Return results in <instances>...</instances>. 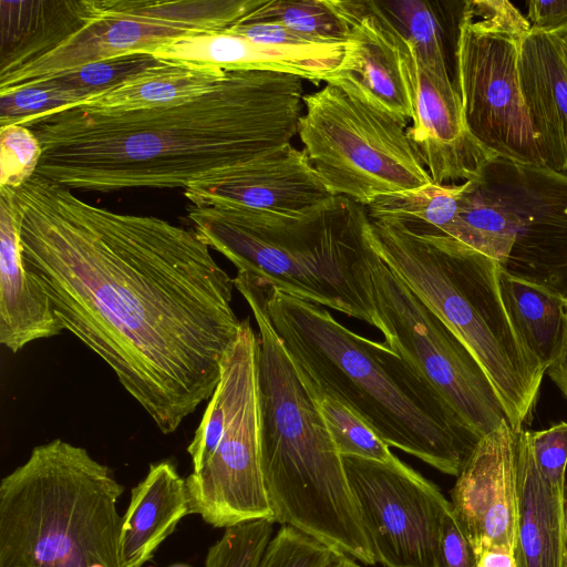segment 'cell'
I'll return each mask as SVG.
<instances>
[{
  "label": "cell",
  "mask_w": 567,
  "mask_h": 567,
  "mask_svg": "<svg viewBox=\"0 0 567 567\" xmlns=\"http://www.w3.org/2000/svg\"><path fill=\"white\" fill-rule=\"evenodd\" d=\"M16 195L23 256L63 329L175 432L213 395L238 336L234 278L194 229L94 206L37 174Z\"/></svg>",
  "instance_id": "cell-1"
},
{
  "label": "cell",
  "mask_w": 567,
  "mask_h": 567,
  "mask_svg": "<svg viewBox=\"0 0 567 567\" xmlns=\"http://www.w3.org/2000/svg\"><path fill=\"white\" fill-rule=\"evenodd\" d=\"M302 80L227 71L210 92L182 104L111 114L61 109L17 124L41 145L35 174L71 190L185 189L290 144L302 115Z\"/></svg>",
  "instance_id": "cell-2"
},
{
  "label": "cell",
  "mask_w": 567,
  "mask_h": 567,
  "mask_svg": "<svg viewBox=\"0 0 567 567\" xmlns=\"http://www.w3.org/2000/svg\"><path fill=\"white\" fill-rule=\"evenodd\" d=\"M245 276L311 395L340 402L389 446L458 476L482 437L410 362L324 307Z\"/></svg>",
  "instance_id": "cell-3"
},
{
  "label": "cell",
  "mask_w": 567,
  "mask_h": 567,
  "mask_svg": "<svg viewBox=\"0 0 567 567\" xmlns=\"http://www.w3.org/2000/svg\"><path fill=\"white\" fill-rule=\"evenodd\" d=\"M235 288L258 328L261 470L275 522L364 565L377 563L337 451L316 401L296 372L251 281Z\"/></svg>",
  "instance_id": "cell-4"
},
{
  "label": "cell",
  "mask_w": 567,
  "mask_h": 567,
  "mask_svg": "<svg viewBox=\"0 0 567 567\" xmlns=\"http://www.w3.org/2000/svg\"><path fill=\"white\" fill-rule=\"evenodd\" d=\"M368 243L447 326L489 379L515 432L532 416L546 370L525 344L502 299L501 264L441 234L368 219Z\"/></svg>",
  "instance_id": "cell-5"
},
{
  "label": "cell",
  "mask_w": 567,
  "mask_h": 567,
  "mask_svg": "<svg viewBox=\"0 0 567 567\" xmlns=\"http://www.w3.org/2000/svg\"><path fill=\"white\" fill-rule=\"evenodd\" d=\"M187 217L237 272L378 329L361 258L367 208L348 198L301 216L226 205H190Z\"/></svg>",
  "instance_id": "cell-6"
},
{
  "label": "cell",
  "mask_w": 567,
  "mask_h": 567,
  "mask_svg": "<svg viewBox=\"0 0 567 567\" xmlns=\"http://www.w3.org/2000/svg\"><path fill=\"white\" fill-rule=\"evenodd\" d=\"M123 491L81 446L33 447L0 483V567H122Z\"/></svg>",
  "instance_id": "cell-7"
},
{
  "label": "cell",
  "mask_w": 567,
  "mask_h": 567,
  "mask_svg": "<svg viewBox=\"0 0 567 567\" xmlns=\"http://www.w3.org/2000/svg\"><path fill=\"white\" fill-rule=\"evenodd\" d=\"M264 1H42L24 35L1 54L0 93L92 62L152 54L173 40L226 30L241 23Z\"/></svg>",
  "instance_id": "cell-8"
},
{
  "label": "cell",
  "mask_w": 567,
  "mask_h": 567,
  "mask_svg": "<svg viewBox=\"0 0 567 567\" xmlns=\"http://www.w3.org/2000/svg\"><path fill=\"white\" fill-rule=\"evenodd\" d=\"M187 452L190 514L216 528L275 522L261 470L258 338L249 318L223 358L219 382Z\"/></svg>",
  "instance_id": "cell-9"
},
{
  "label": "cell",
  "mask_w": 567,
  "mask_h": 567,
  "mask_svg": "<svg viewBox=\"0 0 567 567\" xmlns=\"http://www.w3.org/2000/svg\"><path fill=\"white\" fill-rule=\"evenodd\" d=\"M298 135L329 189L367 207L379 197L433 181L408 136V125L332 83L303 96Z\"/></svg>",
  "instance_id": "cell-10"
},
{
  "label": "cell",
  "mask_w": 567,
  "mask_h": 567,
  "mask_svg": "<svg viewBox=\"0 0 567 567\" xmlns=\"http://www.w3.org/2000/svg\"><path fill=\"white\" fill-rule=\"evenodd\" d=\"M529 22L506 0L464 1L454 85L472 135L491 153L545 165L523 100L518 60Z\"/></svg>",
  "instance_id": "cell-11"
},
{
  "label": "cell",
  "mask_w": 567,
  "mask_h": 567,
  "mask_svg": "<svg viewBox=\"0 0 567 567\" xmlns=\"http://www.w3.org/2000/svg\"><path fill=\"white\" fill-rule=\"evenodd\" d=\"M361 270L385 343L481 437L505 421L496 392L473 354L381 259L367 237Z\"/></svg>",
  "instance_id": "cell-12"
},
{
  "label": "cell",
  "mask_w": 567,
  "mask_h": 567,
  "mask_svg": "<svg viewBox=\"0 0 567 567\" xmlns=\"http://www.w3.org/2000/svg\"><path fill=\"white\" fill-rule=\"evenodd\" d=\"M342 462L377 563L435 567L442 519L452 505L437 486L403 462Z\"/></svg>",
  "instance_id": "cell-13"
},
{
  "label": "cell",
  "mask_w": 567,
  "mask_h": 567,
  "mask_svg": "<svg viewBox=\"0 0 567 567\" xmlns=\"http://www.w3.org/2000/svg\"><path fill=\"white\" fill-rule=\"evenodd\" d=\"M475 183L511 224L504 269L567 298V174L497 157Z\"/></svg>",
  "instance_id": "cell-14"
},
{
  "label": "cell",
  "mask_w": 567,
  "mask_h": 567,
  "mask_svg": "<svg viewBox=\"0 0 567 567\" xmlns=\"http://www.w3.org/2000/svg\"><path fill=\"white\" fill-rule=\"evenodd\" d=\"M389 27L412 109L408 136L417 157L435 184L480 182L485 167L498 156L467 128L453 79L425 64L412 45Z\"/></svg>",
  "instance_id": "cell-15"
},
{
  "label": "cell",
  "mask_w": 567,
  "mask_h": 567,
  "mask_svg": "<svg viewBox=\"0 0 567 567\" xmlns=\"http://www.w3.org/2000/svg\"><path fill=\"white\" fill-rule=\"evenodd\" d=\"M452 508L474 549L515 550L518 498L516 432L503 421L484 435L451 491Z\"/></svg>",
  "instance_id": "cell-16"
},
{
  "label": "cell",
  "mask_w": 567,
  "mask_h": 567,
  "mask_svg": "<svg viewBox=\"0 0 567 567\" xmlns=\"http://www.w3.org/2000/svg\"><path fill=\"white\" fill-rule=\"evenodd\" d=\"M184 195L193 205L236 206L287 216L313 213L338 198L303 150L291 143L221 179L190 185Z\"/></svg>",
  "instance_id": "cell-17"
},
{
  "label": "cell",
  "mask_w": 567,
  "mask_h": 567,
  "mask_svg": "<svg viewBox=\"0 0 567 567\" xmlns=\"http://www.w3.org/2000/svg\"><path fill=\"white\" fill-rule=\"evenodd\" d=\"M334 4L347 19L350 33L342 62L326 83L341 86L408 125L412 109L389 24L370 0Z\"/></svg>",
  "instance_id": "cell-18"
},
{
  "label": "cell",
  "mask_w": 567,
  "mask_h": 567,
  "mask_svg": "<svg viewBox=\"0 0 567 567\" xmlns=\"http://www.w3.org/2000/svg\"><path fill=\"white\" fill-rule=\"evenodd\" d=\"M344 43L278 48L257 43L227 29L173 40L157 48L158 60L217 66L227 71H267L326 82L339 69Z\"/></svg>",
  "instance_id": "cell-19"
},
{
  "label": "cell",
  "mask_w": 567,
  "mask_h": 567,
  "mask_svg": "<svg viewBox=\"0 0 567 567\" xmlns=\"http://www.w3.org/2000/svg\"><path fill=\"white\" fill-rule=\"evenodd\" d=\"M16 193L0 187V342L13 353L64 330L23 256Z\"/></svg>",
  "instance_id": "cell-20"
},
{
  "label": "cell",
  "mask_w": 567,
  "mask_h": 567,
  "mask_svg": "<svg viewBox=\"0 0 567 567\" xmlns=\"http://www.w3.org/2000/svg\"><path fill=\"white\" fill-rule=\"evenodd\" d=\"M519 83L542 159L567 171V65L550 34L530 31L520 43Z\"/></svg>",
  "instance_id": "cell-21"
},
{
  "label": "cell",
  "mask_w": 567,
  "mask_h": 567,
  "mask_svg": "<svg viewBox=\"0 0 567 567\" xmlns=\"http://www.w3.org/2000/svg\"><path fill=\"white\" fill-rule=\"evenodd\" d=\"M190 514L184 480L175 464L161 461L150 465L145 477L131 491L120 535L122 567H142L159 545Z\"/></svg>",
  "instance_id": "cell-22"
},
{
  "label": "cell",
  "mask_w": 567,
  "mask_h": 567,
  "mask_svg": "<svg viewBox=\"0 0 567 567\" xmlns=\"http://www.w3.org/2000/svg\"><path fill=\"white\" fill-rule=\"evenodd\" d=\"M518 524L517 567H563L565 494L542 475L532 450L529 431L516 432Z\"/></svg>",
  "instance_id": "cell-23"
},
{
  "label": "cell",
  "mask_w": 567,
  "mask_h": 567,
  "mask_svg": "<svg viewBox=\"0 0 567 567\" xmlns=\"http://www.w3.org/2000/svg\"><path fill=\"white\" fill-rule=\"evenodd\" d=\"M226 73L217 66L159 60L124 82L62 109L111 114L182 104L210 92Z\"/></svg>",
  "instance_id": "cell-24"
},
{
  "label": "cell",
  "mask_w": 567,
  "mask_h": 567,
  "mask_svg": "<svg viewBox=\"0 0 567 567\" xmlns=\"http://www.w3.org/2000/svg\"><path fill=\"white\" fill-rule=\"evenodd\" d=\"M498 282L515 328L547 371L567 328V298L550 287L508 272L502 265Z\"/></svg>",
  "instance_id": "cell-25"
},
{
  "label": "cell",
  "mask_w": 567,
  "mask_h": 567,
  "mask_svg": "<svg viewBox=\"0 0 567 567\" xmlns=\"http://www.w3.org/2000/svg\"><path fill=\"white\" fill-rule=\"evenodd\" d=\"M462 184H429L377 198L368 205L371 219L394 221L408 229L450 236L460 213Z\"/></svg>",
  "instance_id": "cell-26"
},
{
  "label": "cell",
  "mask_w": 567,
  "mask_h": 567,
  "mask_svg": "<svg viewBox=\"0 0 567 567\" xmlns=\"http://www.w3.org/2000/svg\"><path fill=\"white\" fill-rule=\"evenodd\" d=\"M372 7L442 75L451 76L447 64L446 30L439 3L420 0L371 1Z\"/></svg>",
  "instance_id": "cell-27"
},
{
  "label": "cell",
  "mask_w": 567,
  "mask_h": 567,
  "mask_svg": "<svg viewBox=\"0 0 567 567\" xmlns=\"http://www.w3.org/2000/svg\"><path fill=\"white\" fill-rule=\"evenodd\" d=\"M275 21L315 43H344L350 25L333 0H265L241 23Z\"/></svg>",
  "instance_id": "cell-28"
},
{
  "label": "cell",
  "mask_w": 567,
  "mask_h": 567,
  "mask_svg": "<svg viewBox=\"0 0 567 567\" xmlns=\"http://www.w3.org/2000/svg\"><path fill=\"white\" fill-rule=\"evenodd\" d=\"M312 398L341 456L384 464L402 462L390 451V446L350 409L326 395H312Z\"/></svg>",
  "instance_id": "cell-29"
},
{
  "label": "cell",
  "mask_w": 567,
  "mask_h": 567,
  "mask_svg": "<svg viewBox=\"0 0 567 567\" xmlns=\"http://www.w3.org/2000/svg\"><path fill=\"white\" fill-rule=\"evenodd\" d=\"M158 62L159 60L152 54L133 53L92 62L40 83L72 91L84 100L124 82Z\"/></svg>",
  "instance_id": "cell-30"
},
{
  "label": "cell",
  "mask_w": 567,
  "mask_h": 567,
  "mask_svg": "<svg viewBox=\"0 0 567 567\" xmlns=\"http://www.w3.org/2000/svg\"><path fill=\"white\" fill-rule=\"evenodd\" d=\"M349 556L289 526L272 535L257 567H340Z\"/></svg>",
  "instance_id": "cell-31"
},
{
  "label": "cell",
  "mask_w": 567,
  "mask_h": 567,
  "mask_svg": "<svg viewBox=\"0 0 567 567\" xmlns=\"http://www.w3.org/2000/svg\"><path fill=\"white\" fill-rule=\"evenodd\" d=\"M274 523L258 519L225 528L209 547L205 567H257L274 535Z\"/></svg>",
  "instance_id": "cell-32"
},
{
  "label": "cell",
  "mask_w": 567,
  "mask_h": 567,
  "mask_svg": "<svg viewBox=\"0 0 567 567\" xmlns=\"http://www.w3.org/2000/svg\"><path fill=\"white\" fill-rule=\"evenodd\" d=\"M42 148L25 126H0V187L19 189L37 172Z\"/></svg>",
  "instance_id": "cell-33"
},
{
  "label": "cell",
  "mask_w": 567,
  "mask_h": 567,
  "mask_svg": "<svg viewBox=\"0 0 567 567\" xmlns=\"http://www.w3.org/2000/svg\"><path fill=\"white\" fill-rule=\"evenodd\" d=\"M83 97L43 83L0 93V126L72 105Z\"/></svg>",
  "instance_id": "cell-34"
},
{
  "label": "cell",
  "mask_w": 567,
  "mask_h": 567,
  "mask_svg": "<svg viewBox=\"0 0 567 567\" xmlns=\"http://www.w3.org/2000/svg\"><path fill=\"white\" fill-rule=\"evenodd\" d=\"M535 462L556 491L565 494L567 468V422L557 423L542 431H529Z\"/></svg>",
  "instance_id": "cell-35"
},
{
  "label": "cell",
  "mask_w": 567,
  "mask_h": 567,
  "mask_svg": "<svg viewBox=\"0 0 567 567\" xmlns=\"http://www.w3.org/2000/svg\"><path fill=\"white\" fill-rule=\"evenodd\" d=\"M435 567H477L474 546L456 518L452 505L442 519Z\"/></svg>",
  "instance_id": "cell-36"
},
{
  "label": "cell",
  "mask_w": 567,
  "mask_h": 567,
  "mask_svg": "<svg viewBox=\"0 0 567 567\" xmlns=\"http://www.w3.org/2000/svg\"><path fill=\"white\" fill-rule=\"evenodd\" d=\"M227 30L257 43L278 48H308L319 44H329L311 42L284 24L275 21L239 23Z\"/></svg>",
  "instance_id": "cell-37"
},
{
  "label": "cell",
  "mask_w": 567,
  "mask_h": 567,
  "mask_svg": "<svg viewBox=\"0 0 567 567\" xmlns=\"http://www.w3.org/2000/svg\"><path fill=\"white\" fill-rule=\"evenodd\" d=\"M530 31L551 34L567 29V0L527 1Z\"/></svg>",
  "instance_id": "cell-38"
},
{
  "label": "cell",
  "mask_w": 567,
  "mask_h": 567,
  "mask_svg": "<svg viewBox=\"0 0 567 567\" xmlns=\"http://www.w3.org/2000/svg\"><path fill=\"white\" fill-rule=\"evenodd\" d=\"M477 567H517L515 550L508 547H483L475 550Z\"/></svg>",
  "instance_id": "cell-39"
},
{
  "label": "cell",
  "mask_w": 567,
  "mask_h": 567,
  "mask_svg": "<svg viewBox=\"0 0 567 567\" xmlns=\"http://www.w3.org/2000/svg\"><path fill=\"white\" fill-rule=\"evenodd\" d=\"M546 373L567 400V328L560 348Z\"/></svg>",
  "instance_id": "cell-40"
},
{
  "label": "cell",
  "mask_w": 567,
  "mask_h": 567,
  "mask_svg": "<svg viewBox=\"0 0 567 567\" xmlns=\"http://www.w3.org/2000/svg\"><path fill=\"white\" fill-rule=\"evenodd\" d=\"M559 48L560 54L567 65V29L550 34Z\"/></svg>",
  "instance_id": "cell-41"
},
{
  "label": "cell",
  "mask_w": 567,
  "mask_h": 567,
  "mask_svg": "<svg viewBox=\"0 0 567 567\" xmlns=\"http://www.w3.org/2000/svg\"><path fill=\"white\" fill-rule=\"evenodd\" d=\"M563 567H567V492L565 495V546H564Z\"/></svg>",
  "instance_id": "cell-42"
},
{
  "label": "cell",
  "mask_w": 567,
  "mask_h": 567,
  "mask_svg": "<svg viewBox=\"0 0 567 567\" xmlns=\"http://www.w3.org/2000/svg\"><path fill=\"white\" fill-rule=\"evenodd\" d=\"M340 567H361L355 559L348 557Z\"/></svg>",
  "instance_id": "cell-43"
},
{
  "label": "cell",
  "mask_w": 567,
  "mask_h": 567,
  "mask_svg": "<svg viewBox=\"0 0 567 567\" xmlns=\"http://www.w3.org/2000/svg\"><path fill=\"white\" fill-rule=\"evenodd\" d=\"M171 567H188L186 565H174V566H171Z\"/></svg>",
  "instance_id": "cell-44"
}]
</instances>
